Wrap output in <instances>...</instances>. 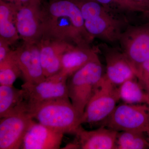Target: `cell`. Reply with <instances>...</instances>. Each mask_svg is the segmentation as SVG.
I'll use <instances>...</instances> for the list:
<instances>
[{
  "instance_id": "obj_1",
  "label": "cell",
  "mask_w": 149,
  "mask_h": 149,
  "mask_svg": "<svg viewBox=\"0 0 149 149\" xmlns=\"http://www.w3.org/2000/svg\"><path fill=\"white\" fill-rule=\"evenodd\" d=\"M42 37L74 45L91 47L94 39L85 29L82 13L72 0H50L41 6Z\"/></svg>"
},
{
  "instance_id": "obj_17",
  "label": "cell",
  "mask_w": 149,
  "mask_h": 149,
  "mask_svg": "<svg viewBox=\"0 0 149 149\" xmlns=\"http://www.w3.org/2000/svg\"><path fill=\"white\" fill-rule=\"evenodd\" d=\"M15 13L14 4L0 0V39L10 45L20 39L16 28Z\"/></svg>"
},
{
  "instance_id": "obj_19",
  "label": "cell",
  "mask_w": 149,
  "mask_h": 149,
  "mask_svg": "<svg viewBox=\"0 0 149 149\" xmlns=\"http://www.w3.org/2000/svg\"><path fill=\"white\" fill-rule=\"evenodd\" d=\"M134 79L127 80L119 86L120 99L128 104H146L149 97L141 83Z\"/></svg>"
},
{
  "instance_id": "obj_25",
  "label": "cell",
  "mask_w": 149,
  "mask_h": 149,
  "mask_svg": "<svg viewBox=\"0 0 149 149\" xmlns=\"http://www.w3.org/2000/svg\"><path fill=\"white\" fill-rule=\"evenodd\" d=\"M141 9V12L146 13L149 8V0H130Z\"/></svg>"
},
{
  "instance_id": "obj_18",
  "label": "cell",
  "mask_w": 149,
  "mask_h": 149,
  "mask_svg": "<svg viewBox=\"0 0 149 149\" xmlns=\"http://www.w3.org/2000/svg\"><path fill=\"white\" fill-rule=\"evenodd\" d=\"M22 89L13 85H0V118L22 111Z\"/></svg>"
},
{
  "instance_id": "obj_9",
  "label": "cell",
  "mask_w": 149,
  "mask_h": 149,
  "mask_svg": "<svg viewBox=\"0 0 149 149\" xmlns=\"http://www.w3.org/2000/svg\"><path fill=\"white\" fill-rule=\"evenodd\" d=\"M15 6V23L20 39L24 42H38L43 35L41 1Z\"/></svg>"
},
{
  "instance_id": "obj_26",
  "label": "cell",
  "mask_w": 149,
  "mask_h": 149,
  "mask_svg": "<svg viewBox=\"0 0 149 149\" xmlns=\"http://www.w3.org/2000/svg\"><path fill=\"white\" fill-rule=\"evenodd\" d=\"M8 2L12 3L17 6H22L28 4L41 0H3Z\"/></svg>"
},
{
  "instance_id": "obj_21",
  "label": "cell",
  "mask_w": 149,
  "mask_h": 149,
  "mask_svg": "<svg viewBox=\"0 0 149 149\" xmlns=\"http://www.w3.org/2000/svg\"><path fill=\"white\" fill-rule=\"evenodd\" d=\"M21 74L15 51L11 50L5 58L0 61V85H13Z\"/></svg>"
},
{
  "instance_id": "obj_15",
  "label": "cell",
  "mask_w": 149,
  "mask_h": 149,
  "mask_svg": "<svg viewBox=\"0 0 149 149\" xmlns=\"http://www.w3.org/2000/svg\"><path fill=\"white\" fill-rule=\"evenodd\" d=\"M104 56L106 62L105 75L112 83L119 86L127 80L137 78L134 68L122 51L109 50Z\"/></svg>"
},
{
  "instance_id": "obj_6",
  "label": "cell",
  "mask_w": 149,
  "mask_h": 149,
  "mask_svg": "<svg viewBox=\"0 0 149 149\" xmlns=\"http://www.w3.org/2000/svg\"><path fill=\"white\" fill-rule=\"evenodd\" d=\"M101 126L116 130L147 133L149 129V105L125 103L116 106Z\"/></svg>"
},
{
  "instance_id": "obj_11",
  "label": "cell",
  "mask_w": 149,
  "mask_h": 149,
  "mask_svg": "<svg viewBox=\"0 0 149 149\" xmlns=\"http://www.w3.org/2000/svg\"><path fill=\"white\" fill-rule=\"evenodd\" d=\"M15 57L25 83H37L45 80L37 43L24 42L15 50Z\"/></svg>"
},
{
  "instance_id": "obj_8",
  "label": "cell",
  "mask_w": 149,
  "mask_h": 149,
  "mask_svg": "<svg viewBox=\"0 0 149 149\" xmlns=\"http://www.w3.org/2000/svg\"><path fill=\"white\" fill-rule=\"evenodd\" d=\"M119 41L137 76L140 68L149 58V24L129 27L123 32Z\"/></svg>"
},
{
  "instance_id": "obj_20",
  "label": "cell",
  "mask_w": 149,
  "mask_h": 149,
  "mask_svg": "<svg viewBox=\"0 0 149 149\" xmlns=\"http://www.w3.org/2000/svg\"><path fill=\"white\" fill-rule=\"evenodd\" d=\"M143 132L135 131L118 132L116 149H145L149 148V143Z\"/></svg>"
},
{
  "instance_id": "obj_10",
  "label": "cell",
  "mask_w": 149,
  "mask_h": 149,
  "mask_svg": "<svg viewBox=\"0 0 149 149\" xmlns=\"http://www.w3.org/2000/svg\"><path fill=\"white\" fill-rule=\"evenodd\" d=\"M35 122L34 119L25 112L1 118L0 149H21L24 137Z\"/></svg>"
},
{
  "instance_id": "obj_12",
  "label": "cell",
  "mask_w": 149,
  "mask_h": 149,
  "mask_svg": "<svg viewBox=\"0 0 149 149\" xmlns=\"http://www.w3.org/2000/svg\"><path fill=\"white\" fill-rule=\"evenodd\" d=\"M118 131L102 126L96 130H85L81 125L75 133V141L68 144L70 149H116Z\"/></svg>"
},
{
  "instance_id": "obj_28",
  "label": "cell",
  "mask_w": 149,
  "mask_h": 149,
  "mask_svg": "<svg viewBox=\"0 0 149 149\" xmlns=\"http://www.w3.org/2000/svg\"><path fill=\"white\" fill-rule=\"evenodd\" d=\"M146 13L148 14V15L149 16V8L148 9V10H147Z\"/></svg>"
},
{
  "instance_id": "obj_23",
  "label": "cell",
  "mask_w": 149,
  "mask_h": 149,
  "mask_svg": "<svg viewBox=\"0 0 149 149\" xmlns=\"http://www.w3.org/2000/svg\"><path fill=\"white\" fill-rule=\"evenodd\" d=\"M136 77L149 97V58L140 68Z\"/></svg>"
},
{
  "instance_id": "obj_24",
  "label": "cell",
  "mask_w": 149,
  "mask_h": 149,
  "mask_svg": "<svg viewBox=\"0 0 149 149\" xmlns=\"http://www.w3.org/2000/svg\"><path fill=\"white\" fill-rule=\"evenodd\" d=\"M10 45L6 41L0 39V61H2L11 51Z\"/></svg>"
},
{
  "instance_id": "obj_4",
  "label": "cell",
  "mask_w": 149,
  "mask_h": 149,
  "mask_svg": "<svg viewBox=\"0 0 149 149\" xmlns=\"http://www.w3.org/2000/svg\"><path fill=\"white\" fill-rule=\"evenodd\" d=\"M104 74L103 67L98 56L78 70L68 79V97L81 116Z\"/></svg>"
},
{
  "instance_id": "obj_3",
  "label": "cell",
  "mask_w": 149,
  "mask_h": 149,
  "mask_svg": "<svg viewBox=\"0 0 149 149\" xmlns=\"http://www.w3.org/2000/svg\"><path fill=\"white\" fill-rule=\"evenodd\" d=\"M80 8L85 29L93 39L107 42L119 41L123 33L120 22L109 9L95 0H72Z\"/></svg>"
},
{
  "instance_id": "obj_7",
  "label": "cell",
  "mask_w": 149,
  "mask_h": 149,
  "mask_svg": "<svg viewBox=\"0 0 149 149\" xmlns=\"http://www.w3.org/2000/svg\"><path fill=\"white\" fill-rule=\"evenodd\" d=\"M68 77L59 73L46 77L37 83H24L22 89V108L24 112L39 104L52 100L69 99L68 92Z\"/></svg>"
},
{
  "instance_id": "obj_27",
  "label": "cell",
  "mask_w": 149,
  "mask_h": 149,
  "mask_svg": "<svg viewBox=\"0 0 149 149\" xmlns=\"http://www.w3.org/2000/svg\"><path fill=\"white\" fill-rule=\"evenodd\" d=\"M146 133L147 134V135H148V141L149 143V130H148V131H147Z\"/></svg>"
},
{
  "instance_id": "obj_13",
  "label": "cell",
  "mask_w": 149,
  "mask_h": 149,
  "mask_svg": "<svg viewBox=\"0 0 149 149\" xmlns=\"http://www.w3.org/2000/svg\"><path fill=\"white\" fill-rule=\"evenodd\" d=\"M37 43L45 76L48 77L58 73L61 69L63 54L72 44L45 37Z\"/></svg>"
},
{
  "instance_id": "obj_5",
  "label": "cell",
  "mask_w": 149,
  "mask_h": 149,
  "mask_svg": "<svg viewBox=\"0 0 149 149\" xmlns=\"http://www.w3.org/2000/svg\"><path fill=\"white\" fill-rule=\"evenodd\" d=\"M120 100L118 87L104 74L85 107L81 118V124L100 123L109 116Z\"/></svg>"
},
{
  "instance_id": "obj_14",
  "label": "cell",
  "mask_w": 149,
  "mask_h": 149,
  "mask_svg": "<svg viewBox=\"0 0 149 149\" xmlns=\"http://www.w3.org/2000/svg\"><path fill=\"white\" fill-rule=\"evenodd\" d=\"M64 134L35 122L24 137L21 149H59Z\"/></svg>"
},
{
  "instance_id": "obj_2",
  "label": "cell",
  "mask_w": 149,
  "mask_h": 149,
  "mask_svg": "<svg viewBox=\"0 0 149 149\" xmlns=\"http://www.w3.org/2000/svg\"><path fill=\"white\" fill-rule=\"evenodd\" d=\"M27 113L39 123L64 134H75L82 125V116L70 99L45 102L32 107Z\"/></svg>"
},
{
  "instance_id": "obj_22",
  "label": "cell",
  "mask_w": 149,
  "mask_h": 149,
  "mask_svg": "<svg viewBox=\"0 0 149 149\" xmlns=\"http://www.w3.org/2000/svg\"><path fill=\"white\" fill-rule=\"evenodd\" d=\"M107 8H116L125 11L141 12V9L130 0H95Z\"/></svg>"
},
{
  "instance_id": "obj_16",
  "label": "cell",
  "mask_w": 149,
  "mask_h": 149,
  "mask_svg": "<svg viewBox=\"0 0 149 149\" xmlns=\"http://www.w3.org/2000/svg\"><path fill=\"white\" fill-rule=\"evenodd\" d=\"M98 50L91 47L71 45L62 56L61 69L59 73L68 78L81 68L98 57Z\"/></svg>"
}]
</instances>
